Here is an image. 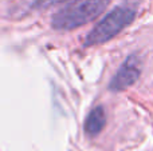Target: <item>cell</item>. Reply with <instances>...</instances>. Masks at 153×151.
Wrapping results in <instances>:
<instances>
[{"mask_svg":"<svg viewBox=\"0 0 153 151\" xmlns=\"http://www.w3.org/2000/svg\"><path fill=\"white\" fill-rule=\"evenodd\" d=\"M106 126V112L102 106H97L89 112L85 120V133L89 136H97Z\"/></svg>","mask_w":153,"mask_h":151,"instance_id":"obj_4","label":"cell"},{"mask_svg":"<svg viewBox=\"0 0 153 151\" xmlns=\"http://www.w3.org/2000/svg\"><path fill=\"white\" fill-rule=\"evenodd\" d=\"M65 1H67V0H35L32 3V7L40 10V8H48V7H53V5L61 4V3H65Z\"/></svg>","mask_w":153,"mask_h":151,"instance_id":"obj_5","label":"cell"},{"mask_svg":"<svg viewBox=\"0 0 153 151\" xmlns=\"http://www.w3.org/2000/svg\"><path fill=\"white\" fill-rule=\"evenodd\" d=\"M140 59L137 55H130L125 59V62L121 64L118 71L116 72L109 83V90L113 92H121L126 88L132 87L141 75V66Z\"/></svg>","mask_w":153,"mask_h":151,"instance_id":"obj_3","label":"cell"},{"mask_svg":"<svg viewBox=\"0 0 153 151\" xmlns=\"http://www.w3.org/2000/svg\"><path fill=\"white\" fill-rule=\"evenodd\" d=\"M109 0H74L55 12L51 18V28L71 31L93 21L105 11Z\"/></svg>","mask_w":153,"mask_h":151,"instance_id":"obj_1","label":"cell"},{"mask_svg":"<svg viewBox=\"0 0 153 151\" xmlns=\"http://www.w3.org/2000/svg\"><path fill=\"white\" fill-rule=\"evenodd\" d=\"M136 18V11L130 7L122 5L111 10L106 16H103L95 27L85 37V45H98L111 40L114 36L125 29Z\"/></svg>","mask_w":153,"mask_h":151,"instance_id":"obj_2","label":"cell"}]
</instances>
